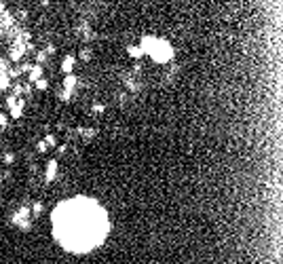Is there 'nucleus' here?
I'll use <instances>...</instances> for the list:
<instances>
[{
    "label": "nucleus",
    "instance_id": "obj_3",
    "mask_svg": "<svg viewBox=\"0 0 283 264\" xmlns=\"http://www.w3.org/2000/svg\"><path fill=\"white\" fill-rule=\"evenodd\" d=\"M0 125H4V116H0Z\"/></svg>",
    "mask_w": 283,
    "mask_h": 264
},
{
    "label": "nucleus",
    "instance_id": "obj_1",
    "mask_svg": "<svg viewBox=\"0 0 283 264\" xmlns=\"http://www.w3.org/2000/svg\"><path fill=\"white\" fill-rule=\"evenodd\" d=\"M108 235L104 207L87 197H74L53 211V237L72 253H87L99 247Z\"/></svg>",
    "mask_w": 283,
    "mask_h": 264
},
{
    "label": "nucleus",
    "instance_id": "obj_2",
    "mask_svg": "<svg viewBox=\"0 0 283 264\" xmlns=\"http://www.w3.org/2000/svg\"><path fill=\"white\" fill-rule=\"evenodd\" d=\"M61 68H63V72H70V70H72V57L63 59V66H61Z\"/></svg>",
    "mask_w": 283,
    "mask_h": 264
}]
</instances>
